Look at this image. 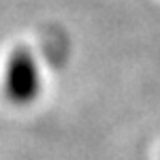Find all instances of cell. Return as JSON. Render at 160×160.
Returning <instances> with one entry per match:
<instances>
[{
  "label": "cell",
  "instance_id": "6da1fadb",
  "mask_svg": "<svg viewBox=\"0 0 160 160\" xmlns=\"http://www.w3.org/2000/svg\"><path fill=\"white\" fill-rule=\"evenodd\" d=\"M41 73L38 64L28 47H15L7 62L4 94L15 105H28L38 96Z\"/></svg>",
  "mask_w": 160,
  "mask_h": 160
}]
</instances>
